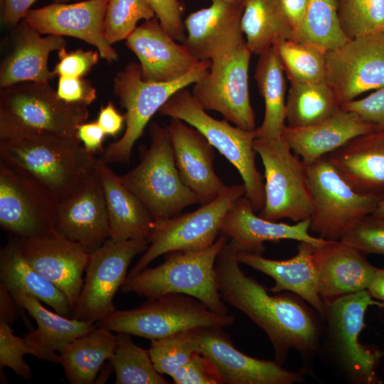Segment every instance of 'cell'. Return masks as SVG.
<instances>
[{
	"label": "cell",
	"mask_w": 384,
	"mask_h": 384,
	"mask_svg": "<svg viewBox=\"0 0 384 384\" xmlns=\"http://www.w3.org/2000/svg\"><path fill=\"white\" fill-rule=\"evenodd\" d=\"M236 254L230 240L215 260L217 285L224 302L241 311L265 331L279 364L289 351L302 354L316 351L320 331L310 311L293 297L269 294L265 287L241 270Z\"/></svg>",
	"instance_id": "cell-1"
},
{
	"label": "cell",
	"mask_w": 384,
	"mask_h": 384,
	"mask_svg": "<svg viewBox=\"0 0 384 384\" xmlns=\"http://www.w3.org/2000/svg\"><path fill=\"white\" fill-rule=\"evenodd\" d=\"M97 161L78 137L33 134L0 139V162L31 178L57 203L97 172Z\"/></svg>",
	"instance_id": "cell-2"
},
{
	"label": "cell",
	"mask_w": 384,
	"mask_h": 384,
	"mask_svg": "<svg viewBox=\"0 0 384 384\" xmlns=\"http://www.w3.org/2000/svg\"><path fill=\"white\" fill-rule=\"evenodd\" d=\"M228 240L229 237L221 233L206 249L169 252L161 265L127 277L121 289L149 299L169 294H184L199 299L215 313L227 314L228 309L217 285L215 264Z\"/></svg>",
	"instance_id": "cell-3"
},
{
	"label": "cell",
	"mask_w": 384,
	"mask_h": 384,
	"mask_svg": "<svg viewBox=\"0 0 384 384\" xmlns=\"http://www.w3.org/2000/svg\"><path fill=\"white\" fill-rule=\"evenodd\" d=\"M88 106L60 99L49 82L25 81L1 88L0 139L33 134L78 137Z\"/></svg>",
	"instance_id": "cell-4"
},
{
	"label": "cell",
	"mask_w": 384,
	"mask_h": 384,
	"mask_svg": "<svg viewBox=\"0 0 384 384\" xmlns=\"http://www.w3.org/2000/svg\"><path fill=\"white\" fill-rule=\"evenodd\" d=\"M210 65L211 60H201L185 75L166 82L145 81L139 64L134 62L118 72L114 78V93L126 110V129L119 139L103 150L100 158L108 164L129 163L135 142L153 115L174 93L205 76Z\"/></svg>",
	"instance_id": "cell-5"
},
{
	"label": "cell",
	"mask_w": 384,
	"mask_h": 384,
	"mask_svg": "<svg viewBox=\"0 0 384 384\" xmlns=\"http://www.w3.org/2000/svg\"><path fill=\"white\" fill-rule=\"evenodd\" d=\"M149 134L150 145L140 162L120 178L144 203L153 220L159 221L200 203L181 180L167 127L151 122Z\"/></svg>",
	"instance_id": "cell-6"
},
{
	"label": "cell",
	"mask_w": 384,
	"mask_h": 384,
	"mask_svg": "<svg viewBox=\"0 0 384 384\" xmlns=\"http://www.w3.org/2000/svg\"><path fill=\"white\" fill-rule=\"evenodd\" d=\"M206 111L186 87L174 93L158 112L181 119L198 130L238 171L245 186V196L255 211H260L265 204V180L255 164L257 129L232 126L227 119H216Z\"/></svg>",
	"instance_id": "cell-7"
},
{
	"label": "cell",
	"mask_w": 384,
	"mask_h": 384,
	"mask_svg": "<svg viewBox=\"0 0 384 384\" xmlns=\"http://www.w3.org/2000/svg\"><path fill=\"white\" fill-rule=\"evenodd\" d=\"M235 316L210 310L199 299L184 294H169L128 310H115L96 322L112 331L157 340L202 328L231 326Z\"/></svg>",
	"instance_id": "cell-8"
},
{
	"label": "cell",
	"mask_w": 384,
	"mask_h": 384,
	"mask_svg": "<svg viewBox=\"0 0 384 384\" xmlns=\"http://www.w3.org/2000/svg\"><path fill=\"white\" fill-rule=\"evenodd\" d=\"M245 193L244 183L226 186L215 199L196 210L155 221L147 238L148 248L127 277L141 272L162 255L174 251L201 250L212 245L221 234L227 213Z\"/></svg>",
	"instance_id": "cell-9"
},
{
	"label": "cell",
	"mask_w": 384,
	"mask_h": 384,
	"mask_svg": "<svg viewBox=\"0 0 384 384\" xmlns=\"http://www.w3.org/2000/svg\"><path fill=\"white\" fill-rule=\"evenodd\" d=\"M254 149L265 170V204L260 216L274 221L287 218L296 223L310 219L313 205L307 165L282 137H257Z\"/></svg>",
	"instance_id": "cell-10"
},
{
	"label": "cell",
	"mask_w": 384,
	"mask_h": 384,
	"mask_svg": "<svg viewBox=\"0 0 384 384\" xmlns=\"http://www.w3.org/2000/svg\"><path fill=\"white\" fill-rule=\"evenodd\" d=\"M313 210L310 230L329 241H338L380 201L356 192L325 156L307 165Z\"/></svg>",
	"instance_id": "cell-11"
},
{
	"label": "cell",
	"mask_w": 384,
	"mask_h": 384,
	"mask_svg": "<svg viewBox=\"0 0 384 384\" xmlns=\"http://www.w3.org/2000/svg\"><path fill=\"white\" fill-rule=\"evenodd\" d=\"M252 54L245 42L213 59L208 73L193 84L191 92L203 109L220 113L225 119L245 130L256 129L249 92Z\"/></svg>",
	"instance_id": "cell-12"
},
{
	"label": "cell",
	"mask_w": 384,
	"mask_h": 384,
	"mask_svg": "<svg viewBox=\"0 0 384 384\" xmlns=\"http://www.w3.org/2000/svg\"><path fill=\"white\" fill-rule=\"evenodd\" d=\"M149 247L146 239L110 238L89 255L85 277L70 318L96 322L116 310L113 298L127 276L132 259Z\"/></svg>",
	"instance_id": "cell-13"
},
{
	"label": "cell",
	"mask_w": 384,
	"mask_h": 384,
	"mask_svg": "<svg viewBox=\"0 0 384 384\" xmlns=\"http://www.w3.org/2000/svg\"><path fill=\"white\" fill-rule=\"evenodd\" d=\"M375 304L384 306V303L374 302L367 290L325 304V319L336 355L349 377L357 383H379L375 370L380 353L365 347L359 341L366 310Z\"/></svg>",
	"instance_id": "cell-14"
},
{
	"label": "cell",
	"mask_w": 384,
	"mask_h": 384,
	"mask_svg": "<svg viewBox=\"0 0 384 384\" xmlns=\"http://www.w3.org/2000/svg\"><path fill=\"white\" fill-rule=\"evenodd\" d=\"M57 202L37 183L0 162V225L11 237L56 231Z\"/></svg>",
	"instance_id": "cell-15"
},
{
	"label": "cell",
	"mask_w": 384,
	"mask_h": 384,
	"mask_svg": "<svg viewBox=\"0 0 384 384\" xmlns=\"http://www.w3.org/2000/svg\"><path fill=\"white\" fill-rule=\"evenodd\" d=\"M326 82L342 105L384 87V31L350 39L326 53Z\"/></svg>",
	"instance_id": "cell-16"
},
{
	"label": "cell",
	"mask_w": 384,
	"mask_h": 384,
	"mask_svg": "<svg viewBox=\"0 0 384 384\" xmlns=\"http://www.w3.org/2000/svg\"><path fill=\"white\" fill-rule=\"evenodd\" d=\"M201 353L218 370L223 384H292L300 382V372L289 370L276 361L249 356L234 346L222 328L193 330Z\"/></svg>",
	"instance_id": "cell-17"
},
{
	"label": "cell",
	"mask_w": 384,
	"mask_h": 384,
	"mask_svg": "<svg viewBox=\"0 0 384 384\" xmlns=\"http://www.w3.org/2000/svg\"><path fill=\"white\" fill-rule=\"evenodd\" d=\"M109 0H87L74 4L53 3L30 9L24 17L41 34L71 36L95 46L100 56L112 63L118 54L105 34Z\"/></svg>",
	"instance_id": "cell-18"
},
{
	"label": "cell",
	"mask_w": 384,
	"mask_h": 384,
	"mask_svg": "<svg viewBox=\"0 0 384 384\" xmlns=\"http://www.w3.org/2000/svg\"><path fill=\"white\" fill-rule=\"evenodd\" d=\"M15 239L29 265L64 293L73 309L83 285L82 274L90 255L84 247L57 230L37 238Z\"/></svg>",
	"instance_id": "cell-19"
},
{
	"label": "cell",
	"mask_w": 384,
	"mask_h": 384,
	"mask_svg": "<svg viewBox=\"0 0 384 384\" xmlns=\"http://www.w3.org/2000/svg\"><path fill=\"white\" fill-rule=\"evenodd\" d=\"M56 230L90 254L110 238L101 181L97 172L75 192L57 203Z\"/></svg>",
	"instance_id": "cell-20"
},
{
	"label": "cell",
	"mask_w": 384,
	"mask_h": 384,
	"mask_svg": "<svg viewBox=\"0 0 384 384\" xmlns=\"http://www.w3.org/2000/svg\"><path fill=\"white\" fill-rule=\"evenodd\" d=\"M243 5L211 0L209 6L191 13L183 23L182 43L198 60H212L245 42L240 19Z\"/></svg>",
	"instance_id": "cell-21"
},
{
	"label": "cell",
	"mask_w": 384,
	"mask_h": 384,
	"mask_svg": "<svg viewBox=\"0 0 384 384\" xmlns=\"http://www.w3.org/2000/svg\"><path fill=\"white\" fill-rule=\"evenodd\" d=\"M125 44L139 59L142 77L148 82L178 79L201 62L169 35L156 17L137 26Z\"/></svg>",
	"instance_id": "cell-22"
},
{
	"label": "cell",
	"mask_w": 384,
	"mask_h": 384,
	"mask_svg": "<svg viewBox=\"0 0 384 384\" xmlns=\"http://www.w3.org/2000/svg\"><path fill=\"white\" fill-rule=\"evenodd\" d=\"M167 129L181 180L200 204L213 201L226 186L214 170V147L181 119L171 118Z\"/></svg>",
	"instance_id": "cell-23"
},
{
	"label": "cell",
	"mask_w": 384,
	"mask_h": 384,
	"mask_svg": "<svg viewBox=\"0 0 384 384\" xmlns=\"http://www.w3.org/2000/svg\"><path fill=\"white\" fill-rule=\"evenodd\" d=\"M364 254L341 240L328 241L314 247L318 291L325 304L367 290L377 268Z\"/></svg>",
	"instance_id": "cell-24"
},
{
	"label": "cell",
	"mask_w": 384,
	"mask_h": 384,
	"mask_svg": "<svg viewBox=\"0 0 384 384\" xmlns=\"http://www.w3.org/2000/svg\"><path fill=\"white\" fill-rule=\"evenodd\" d=\"M11 29L10 45L0 65V87L25 81L49 82L56 77L48 68V58L53 51L65 48L63 36L42 37L24 18Z\"/></svg>",
	"instance_id": "cell-25"
},
{
	"label": "cell",
	"mask_w": 384,
	"mask_h": 384,
	"mask_svg": "<svg viewBox=\"0 0 384 384\" xmlns=\"http://www.w3.org/2000/svg\"><path fill=\"white\" fill-rule=\"evenodd\" d=\"M255 212L251 201L243 196L234 203L223 220L220 232L230 238L238 251L262 255L266 241L294 240L315 247L329 241L309 234L310 219L289 225L263 218Z\"/></svg>",
	"instance_id": "cell-26"
},
{
	"label": "cell",
	"mask_w": 384,
	"mask_h": 384,
	"mask_svg": "<svg viewBox=\"0 0 384 384\" xmlns=\"http://www.w3.org/2000/svg\"><path fill=\"white\" fill-rule=\"evenodd\" d=\"M326 156L356 192L384 198V130L356 137Z\"/></svg>",
	"instance_id": "cell-27"
},
{
	"label": "cell",
	"mask_w": 384,
	"mask_h": 384,
	"mask_svg": "<svg viewBox=\"0 0 384 384\" xmlns=\"http://www.w3.org/2000/svg\"><path fill=\"white\" fill-rule=\"evenodd\" d=\"M8 290L18 307L26 310L37 324V329L25 334L24 339L30 355L40 360L60 363V353L68 344L97 327L94 322L52 312L27 292L15 289Z\"/></svg>",
	"instance_id": "cell-28"
},
{
	"label": "cell",
	"mask_w": 384,
	"mask_h": 384,
	"mask_svg": "<svg viewBox=\"0 0 384 384\" xmlns=\"http://www.w3.org/2000/svg\"><path fill=\"white\" fill-rule=\"evenodd\" d=\"M378 131L354 112L341 109L311 126L283 130L282 137L306 165H310L339 149L352 139Z\"/></svg>",
	"instance_id": "cell-29"
},
{
	"label": "cell",
	"mask_w": 384,
	"mask_h": 384,
	"mask_svg": "<svg viewBox=\"0 0 384 384\" xmlns=\"http://www.w3.org/2000/svg\"><path fill=\"white\" fill-rule=\"evenodd\" d=\"M314 247L310 243L300 242L297 255L284 260H271L262 255L238 250L236 257L240 264H245L274 279L275 284L271 289L272 292H292L309 303L325 319V303L319 294L313 262Z\"/></svg>",
	"instance_id": "cell-30"
},
{
	"label": "cell",
	"mask_w": 384,
	"mask_h": 384,
	"mask_svg": "<svg viewBox=\"0 0 384 384\" xmlns=\"http://www.w3.org/2000/svg\"><path fill=\"white\" fill-rule=\"evenodd\" d=\"M97 172L106 203L110 238L116 242L147 240L155 221L146 206L124 185L120 176L100 158L97 161Z\"/></svg>",
	"instance_id": "cell-31"
},
{
	"label": "cell",
	"mask_w": 384,
	"mask_h": 384,
	"mask_svg": "<svg viewBox=\"0 0 384 384\" xmlns=\"http://www.w3.org/2000/svg\"><path fill=\"white\" fill-rule=\"evenodd\" d=\"M0 280L8 289L27 292L52 307L58 314L70 316L72 309L66 296L29 265L16 239L11 236L0 251Z\"/></svg>",
	"instance_id": "cell-32"
},
{
	"label": "cell",
	"mask_w": 384,
	"mask_h": 384,
	"mask_svg": "<svg viewBox=\"0 0 384 384\" xmlns=\"http://www.w3.org/2000/svg\"><path fill=\"white\" fill-rule=\"evenodd\" d=\"M117 336L97 326L75 339L60 353V364L71 384L94 383L105 361L112 356Z\"/></svg>",
	"instance_id": "cell-33"
},
{
	"label": "cell",
	"mask_w": 384,
	"mask_h": 384,
	"mask_svg": "<svg viewBox=\"0 0 384 384\" xmlns=\"http://www.w3.org/2000/svg\"><path fill=\"white\" fill-rule=\"evenodd\" d=\"M255 79L265 103L264 119L257 127V137H282L286 127V80L274 47L259 55Z\"/></svg>",
	"instance_id": "cell-34"
},
{
	"label": "cell",
	"mask_w": 384,
	"mask_h": 384,
	"mask_svg": "<svg viewBox=\"0 0 384 384\" xmlns=\"http://www.w3.org/2000/svg\"><path fill=\"white\" fill-rule=\"evenodd\" d=\"M240 26L247 48L257 55L281 40L295 39L279 0H245Z\"/></svg>",
	"instance_id": "cell-35"
},
{
	"label": "cell",
	"mask_w": 384,
	"mask_h": 384,
	"mask_svg": "<svg viewBox=\"0 0 384 384\" xmlns=\"http://www.w3.org/2000/svg\"><path fill=\"white\" fill-rule=\"evenodd\" d=\"M341 109L326 82H290L286 100V126L302 128L318 124Z\"/></svg>",
	"instance_id": "cell-36"
},
{
	"label": "cell",
	"mask_w": 384,
	"mask_h": 384,
	"mask_svg": "<svg viewBox=\"0 0 384 384\" xmlns=\"http://www.w3.org/2000/svg\"><path fill=\"white\" fill-rule=\"evenodd\" d=\"M296 39L325 53L348 41L340 25L337 0H309Z\"/></svg>",
	"instance_id": "cell-37"
},
{
	"label": "cell",
	"mask_w": 384,
	"mask_h": 384,
	"mask_svg": "<svg viewBox=\"0 0 384 384\" xmlns=\"http://www.w3.org/2000/svg\"><path fill=\"white\" fill-rule=\"evenodd\" d=\"M117 344L109 360L116 384H168L151 361L149 350L137 345L131 335L118 332Z\"/></svg>",
	"instance_id": "cell-38"
},
{
	"label": "cell",
	"mask_w": 384,
	"mask_h": 384,
	"mask_svg": "<svg viewBox=\"0 0 384 384\" xmlns=\"http://www.w3.org/2000/svg\"><path fill=\"white\" fill-rule=\"evenodd\" d=\"M289 82L325 81L326 53L297 39H284L273 46Z\"/></svg>",
	"instance_id": "cell-39"
},
{
	"label": "cell",
	"mask_w": 384,
	"mask_h": 384,
	"mask_svg": "<svg viewBox=\"0 0 384 384\" xmlns=\"http://www.w3.org/2000/svg\"><path fill=\"white\" fill-rule=\"evenodd\" d=\"M342 31L350 40L384 31V0H337Z\"/></svg>",
	"instance_id": "cell-40"
},
{
	"label": "cell",
	"mask_w": 384,
	"mask_h": 384,
	"mask_svg": "<svg viewBox=\"0 0 384 384\" xmlns=\"http://www.w3.org/2000/svg\"><path fill=\"white\" fill-rule=\"evenodd\" d=\"M148 350L156 370L171 377L195 355L201 353L193 331L151 340Z\"/></svg>",
	"instance_id": "cell-41"
},
{
	"label": "cell",
	"mask_w": 384,
	"mask_h": 384,
	"mask_svg": "<svg viewBox=\"0 0 384 384\" xmlns=\"http://www.w3.org/2000/svg\"><path fill=\"white\" fill-rule=\"evenodd\" d=\"M156 17L149 0H109L105 19V34L111 45L126 38L140 20Z\"/></svg>",
	"instance_id": "cell-42"
},
{
	"label": "cell",
	"mask_w": 384,
	"mask_h": 384,
	"mask_svg": "<svg viewBox=\"0 0 384 384\" xmlns=\"http://www.w3.org/2000/svg\"><path fill=\"white\" fill-rule=\"evenodd\" d=\"M11 324L0 321V369L9 367L24 380L31 378V370L23 356L30 350L23 338L14 334Z\"/></svg>",
	"instance_id": "cell-43"
},
{
	"label": "cell",
	"mask_w": 384,
	"mask_h": 384,
	"mask_svg": "<svg viewBox=\"0 0 384 384\" xmlns=\"http://www.w3.org/2000/svg\"><path fill=\"white\" fill-rule=\"evenodd\" d=\"M341 240L365 254L384 255V218L363 217Z\"/></svg>",
	"instance_id": "cell-44"
},
{
	"label": "cell",
	"mask_w": 384,
	"mask_h": 384,
	"mask_svg": "<svg viewBox=\"0 0 384 384\" xmlns=\"http://www.w3.org/2000/svg\"><path fill=\"white\" fill-rule=\"evenodd\" d=\"M171 378L175 384H223L214 364L201 353L195 355Z\"/></svg>",
	"instance_id": "cell-45"
},
{
	"label": "cell",
	"mask_w": 384,
	"mask_h": 384,
	"mask_svg": "<svg viewBox=\"0 0 384 384\" xmlns=\"http://www.w3.org/2000/svg\"><path fill=\"white\" fill-rule=\"evenodd\" d=\"M59 61L53 69L56 76L82 78L98 63V51L76 50L68 52L65 48L58 51Z\"/></svg>",
	"instance_id": "cell-46"
},
{
	"label": "cell",
	"mask_w": 384,
	"mask_h": 384,
	"mask_svg": "<svg viewBox=\"0 0 384 384\" xmlns=\"http://www.w3.org/2000/svg\"><path fill=\"white\" fill-rule=\"evenodd\" d=\"M163 28L177 41L186 39L182 7L178 0H149Z\"/></svg>",
	"instance_id": "cell-47"
},
{
	"label": "cell",
	"mask_w": 384,
	"mask_h": 384,
	"mask_svg": "<svg viewBox=\"0 0 384 384\" xmlns=\"http://www.w3.org/2000/svg\"><path fill=\"white\" fill-rule=\"evenodd\" d=\"M341 107L356 112L377 130H384V87L363 98L343 104Z\"/></svg>",
	"instance_id": "cell-48"
},
{
	"label": "cell",
	"mask_w": 384,
	"mask_h": 384,
	"mask_svg": "<svg viewBox=\"0 0 384 384\" xmlns=\"http://www.w3.org/2000/svg\"><path fill=\"white\" fill-rule=\"evenodd\" d=\"M57 94L68 102L80 103L89 106L97 97L96 89L82 78L59 77Z\"/></svg>",
	"instance_id": "cell-49"
},
{
	"label": "cell",
	"mask_w": 384,
	"mask_h": 384,
	"mask_svg": "<svg viewBox=\"0 0 384 384\" xmlns=\"http://www.w3.org/2000/svg\"><path fill=\"white\" fill-rule=\"evenodd\" d=\"M36 0H0L1 20L11 29L24 18L31 6Z\"/></svg>",
	"instance_id": "cell-50"
},
{
	"label": "cell",
	"mask_w": 384,
	"mask_h": 384,
	"mask_svg": "<svg viewBox=\"0 0 384 384\" xmlns=\"http://www.w3.org/2000/svg\"><path fill=\"white\" fill-rule=\"evenodd\" d=\"M105 135L97 121L81 124L77 132V137L83 146L93 154L103 151L102 141Z\"/></svg>",
	"instance_id": "cell-51"
},
{
	"label": "cell",
	"mask_w": 384,
	"mask_h": 384,
	"mask_svg": "<svg viewBox=\"0 0 384 384\" xmlns=\"http://www.w3.org/2000/svg\"><path fill=\"white\" fill-rule=\"evenodd\" d=\"M97 122L106 135L115 137L125 122V116L120 114L113 103L109 102L105 106L101 107Z\"/></svg>",
	"instance_id": "cell-52"
},
{
	"label": "cell",
	"mask_w": 384,
	"mask_h": 384,
	"mask_svg": "<svg viewBox=\"0 0 384 384\" xmlns=\"http://www.w3.org/2000/svg\"><path fill=\"white\" fill-rule=\"evenodd\" d=\"M279 1L294 31L296 39L304 21L309 0H279Z\"/></svg>",
	"instance_id": "cell-53"
},
{
	"label": "cell",
	"mask_w": 384,
	"mask_h": 384,
	"mask_svg": "<svg viewBox=\"0 0 384 384\" xmlns=\"http://www.w3.org/2000/svg\"><path fill=\"white\" fill-rule=\"evenodd\" d=\"M18 307L10 292L0 283V321L12 324L17 318Z\"/></svg>",
	"instance_id": "cell-54"
},
{
	"label": "cell",
	"mask_w": 384,
	"mask_h": 384,
	"mask_svg": "<svg viewBox=\"0 0 384 384\" xmlns=\"http://www.w3.org/2000/svg\"><path fill=\"white\" fill-rule=\"evenodd\" d=\"M367 291L373 299L384 303V267L377 268Z\"/></svg>",
	"instance_id": "cell-55"
},
{
	"label": "cell",
	"mask_w": 384,
	"mask_h": 384,
	"mask_svg": "<svg viewBox=\"0 0 384 384\" xmlns=\"http://www.w3.org/2000/svg\"><path fill=\"white\" fill-rule=\"evenodd\" d=\"M371 214L384 218V198L378 202L376 208Z\"/></svg>",
	"instance_id": "cell-56"
},
{
	"label": "cell",
	"mask_w": 384,
	"mask_h": 384,
	"mask_svg": "<svg viewBox=\"0 0 384 384\" xmlns=\"http://www.w3.org/2000/svg\"><path fill=\"white\" fill-rule=\"evenodd\" d=\"M224 1L232 3V4H239V5L244 4V1H245V0H224Z\"/></svg>",
	"instance_id": "cell-57"
},
{
	"label": "cell",
	"mask_w": 384,
	"mask_h": 384,
	"mask_svg": "<svg viewBox=\"0 0 384 384\" xmlns=\"http://www.w3.org/2000/svg\"><path fill=\"white\" fill-rule=\"evenodd\" d=\"M71 0H53V3H65Z\"/></svg>",
	"instance_id": "cell-58"
}]
</instances>
